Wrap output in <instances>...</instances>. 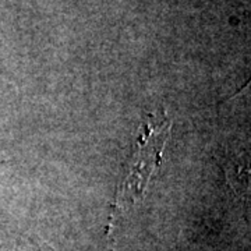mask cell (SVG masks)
I'll use <instances>...</instances> for the list:
<instances>
[{
	"mask_svg": "<svg viewBox=\"0 0 251 251\" xmlns=\"http://www.w3.org/2000/svg\"><path fill=\"white\" fill-rule=\"evenodd\" d=\"M1 162H3V161H0V163H1Z\"/></svg>",
	"mask_w": 251,
	"mask_h": 251,
	"instance_id": "3",
	"label": "cell"
},
{
	"mask_svg": "<svg viewBox=\"0 0 251 251\" xmlns=\"http://www.w3.org/2000/svg\"><path fill=\"white\" fill-rule=\"evenodd\" d=\"M226 179L240 197H251V153H242L227 163Z\"/></svg>",
	"mask_w": 251,
	"mask_h": 251,
	"instance_id": "2",
	"label": "cell"
},
{
	"mask_svg": "<svg viewBox=\"0 0 251 251\" xmlns=\"http://www.w3.org/2000/svg\"><path fill=\"white\" fill-rule=\"evenodd\" d=\"M171 131L172 120L166 115H163L161 120L150 115L141 125L133 152L126 163L125 175L117 187L112 219L120 211L143 201L151 177L161 166L163 150L171 137Z\"/></svg>",
	"mask_w": 251,
	"mask_h": 251,
	"instance_id": "1",
	"label": "cell"
}]
</instances>
